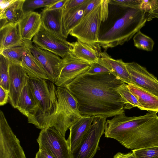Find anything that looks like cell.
I'll list each match as a JSON object with an SVG mask.
<instances>
[{"label": "cell", "mask_w": 158, "mask_h": 158, "mask_svg": "<svg viewBox=\"0 0 158 158\" xmlns=\"http://www.w3.org/2000/svg\"><path fill=\"white\" fill-rule=\"evenodd\" d=\"M9 99V91L0 86V105L6 104Z\"/></svg>", "instance_id": "d590c367"}, {"label": "cell", "mask_w": 158, "mask_h": 158, "mask_svg": "<svg viewBox=\"0 0 158 158\" xmlns=\"http://www.w3.org/2000/svg\"><path fill=\"white\" fill-rule=\"evenodd\" d=\"M93 120V116L82 117L69 127L70 133L67 140L72 152L80 144L89 129Z\"/></svg>", "instance_id": "e0dca14e"}, {"label": "cell", "mask_w": 158, "mask_h": 158, "mask_svg": "<svg viewBox=\"0 0 158 158\" xmlns=\"http://www.w3.org/2000/svg\"><path fill=\"white\" fill-rule=\"evenodd\" d=\"M36 108V105L28 83L20 95L17 109L28 119L33 115Z\"/></svg>", "instance_id": "d4e9b609"}, {"label": "cell", "mask_w": 158, "mask_h": 158, "mask_svg": "<svg viewBox=\"0 0 158 158\" xmlns=\"http://www.w3.org/2000/svg\"><path fill=\"white\" fill-rule=\"evenodd\" d=\"M133 85L158 97V80L146 68L134 62L125 63Z\"/></svg>", "instance_id": "4fadbf2b"}, {"label": "cell", "mask_w": 158, "mask_h": 158, "mask_svg": "<svg viewBox=\"0 0 158 158\" xmlns=\"http://www.w3.org/2000/svg\"><path fill=\"white\" fill-rule=\"evenodd\" d=\"M10 62L0 54V86L9 90V66Z\"/></svg>", "instance_id": "f1b7e54d"}, {"label": "cell", "mask_w": 158, "mask_h": 158, "mask_svg": "<svg viewBox=\"0 0 158 158\" xmlns=\"http://www.w3.org/2000/svg\"><path fill=\"white\" fill-rule=\"evenodd\" d=\"M98 62L106 68L111 73L125 83L133 85L125 63L122 59H114L104 51L101 52Z\"/></svg>", "instance_id": "9a60e30c"}, {"label": "cell", "mask_w": 158, "mask_h": 158, "mask_svg": "<svg viewBox=\"0 0 158 158\" xmlns=\"http://www.w3.org/2000/svg\"><path fill=\"white\" fill-rule=\"evenodd\" d=\"M33 43L41 49L64 59L72 54L71 43L51 33L42 26L33 38Z\"/></svg>", "instance_id": "8fae6325"}, {"label": "cell", "mask_w": 158, "mask_h": 158, "mask_svg": "<svg viewBox=\"0 0 158 158\" xmlns=\"http://www.w3.org/2000/svg\"><path fill=\"white\" fill-rule=\"evenodd\" d=\"M108 1L109 4L131 8H140L146 5L143 0H108Z\"/></svg>", "instance_id": "4dcf8cb0"}, {"label": "cell", "mask_w": 158, "mask_h": 158, "mask_svg": "<svg viewBox=\"0 0 158 158\" xmlns=\"http://www.w3.org/2000/svg\"><path fill=\"white\" fill-rule=\"evenodd\" d=\"M124 158H136L134 153L132 152L127 153H124Z\"/></svg>", "instance_id": "60d3db41"}, {"label": "cell", "mask_w": 158, "mask_h": 158, "mask_svg": "<svg viewBox=\"0 0 158 158\" xmlns=\"http://www.w3.org/2000/svg\"><path fill=\"white\" fill-rule=\"evenodd\" d=\"M28 84L36 105L34 113L27 119L28 123L41 130L51 127L57 107L54 83L48 80L29 78Z\"/></svg>", "instance_id": "277c9868"}, {"label": "cell", "mask_w": 158, "mask_h": 158, "mask_svg": "<svg viewBox=\"0 0 158 158\" xmlns=\"http://www.w3.org/2000/svg\"><path fill=\"white\" fill-rule=\"evenodd\" d=\"M133 40L135 46L138 48L147 51H152L154 44V41L140 31L134 35Z\"/></svg>", "instance_id": "83f0119b"}, {"label": "cell", "mask_w": 158, "mask_h": 158, "mask_svg": "<svg viewBox=\"0 0 158 158\" xmlns=\"http://www.w3.org/2000/svg\"><path fill=\"white\" fill-rule=\"evenodd\" d=\"M21 65L30 78L50 80L46 73L27 48L22 57Z\"/></svg>", "instance_id": "7402d4cb"}, {"label": "cell", "mask_w": 158, "mask_h": 158, "mask_svg": "<svg viewBox=\"0 0 158 158\" xmlns=\"http://www.w3.org/2000/svg\"><path fill=\"white\" fill-rule=\"evenodd\" d=\"M131 151L136 158H158V146Z\"/></svg>", "instance_id": "1f68e13d"}, {"label": "cell", "mask_w": 158, "mask_h": 158, "mask_svg": "<svg viewBox=\"0 0 158 158\" xmlns=\"http://www.w3.org/2000/svg\"><path fill=\"white\" fill-rule=\"evenodd\" d=\"M113 158H124V153L118 152L114 155Z\"/></svg>", "instance_id": "b9f144b4"}, {"label": "cell", "mask_w": 158, "mask_h": 158, "mask_svg": "<svg viewBox=\"0 0 158 158\" xmlns=\"http://www.w3.org/2000/svg\"><path fill=\"white\" fill-rule=\"evenodd\" d=\"M67 0H59L57 2L44 8L43 10H52L62 9Z\"/></svg>", "instance_id": "8d00e7d4"}, {"label": "cell", "mask_w": 158, "mask_h": 158, "mask_svg": "<svg viewBox=\"0 0 158 158\" xmlns=\"http://www.w3.org/2000/svg\"><path fill=\"white\" fill-rule=\"evenodd\" d=\"M92 124L78 147L72 152L73 158H92L98 149L100 138L104 133L107 118L93 116Z\"/></svg>", "instance_id": "52a82bcc"}, {"label": "cell", "mask_w": 158, "mask_h": 158, "mask_svg": "<svg viewBox=\"0 0 158 158\" xmlns=\"http://www.w3.org/2000/svg\"><path fill=\"white\" fill-rule=\"evenodd\" d=\"M26 49L24 45L8 48L0 52L5 57L11 62L21 64L22 57Z\"/></svg>", "instance_id": "4316f807"}, {"label": "cell", "mask_w": 158, "mask_h": 158, "mask_svg": "<svg viewBox=\"0 0 158 158\" xmlns=\"http://www.w3.org/2000/svg\"><path fill=\"white\" fill-rule=\"evenodd\" d=\"M124 83L110 72L85 73L65 87L76 99L82 117L107 118L125 113L123 101L118 91Z\"/></svg>", "instance_id": "6da1fadb"}, {"label": "cell", "mask_w": 158, "mask_h": 158, "mask_svg": "<svg viewBox=\"0 0 158 158\" xmlns=\"http://www.w3.org/2000/svg\"><path fill=\"white\" fill-rule=\"evenodd\" d=\"M35 158H54L50 153L45 150L39 148Z\"/></svg>", "instance_id": "f35d334b"}, {"label": "cell", "mask_w": 158, "mask_h": 158, "mask_svg": "<svg viewBox=\"0 0 158 158\" xmlns=\"http://www.w3.org/2000/svg\"><path fill=\"white\" fill-rule=\"evenodd\" d=\"M118 91L123 101L124 110H130L133 107H137L141 110H144L135 97L129 91L127 84L124 83L121 85Z\"/></svg>", "instance_id": "484cf974"}, {"label": "cell", "mask_w": 158, "mask_h": 158, "mask_svg": "<svg viewBox=\"0 0 158 158\" xmlns=\"http://www.w3.org/2000/svg\"><path fill=\"white\" fill-rule=\"evenodd\" d=\"M59 0H25L23 6L24 13L33 11L40 7H47L57 2Z\"/></svg>", "instance_id": "f546056e"}, {"label": "cell", "mask_w": 158, "mask_h": 158, "mask_svg": "<svg viewBox=\"0 0 158 158\" xmlns=\"http://www.w3.org/2000/svg\"><path fill=\"white\" fill-rule=\"evenodd\" d=\"M9 62V101L13 107L17 108L20 95L27 84L30 78L21 64Z\"/></svg>", "instance_id": "5bb4252c"}, {"label": "cell", "mask_w": 158, "mask_h": 158, "mask_svg": "<svg viewBox=\"0 0 158 158\" xmlns=\"http://www.w3.org/2000/svg\"><path fill=\"white\" fill-rule=\"evenodd\" d=\"M37 141L40 148L48 152L54 158H73L67 140L53 127L41 129Z\"/></svg>", "instance_id": "ba28073f"}, {"label": "cell", "mask_w": 158, "mask_h": 158, "mask_svg": "<svg viewBox=\"0 0 158 158\" xmlns=\"http://www.w3.org/2000/svg\"><path fill=\"white\" fill-rule=\"evenodd\" d=\"M57 107L51 127L64 137L66 131L76 121L82 117L76 99L66 87H57Z\"/></svg>", "instance_id": "5b68a950"}, {"label": "cell", "mask_w": 158, "mask_h": 158, "mask_svg": "<svg viewBox=\"0 0 158 158\" xmlns=\"http://www.w3.org/2000/svg\"><path fill=\"white\" fill-rule=\"evenodd\" d=\"M24 41V46L33 55L50 81L55 83L62 67L63 60L50 52L37 47L31 41Z\"/></svg>", "instance_id": "30bf717a"}, {"label": "cell", "mask_w": 158, "mask_h": 158, "mask_svg": "<svg viewBox=\"0 0 158 158\" xmlns=\"http://www.w3.org/2000/svg\"><path fill=\"white\" fill-rule=\"evenodd\" d=\"M19 24L23 40L31 41L41 26V14L34 11L25 13Z\"/></svg>", "instance_id": "d6986e66"}, {"label": "cell", "mask_w": 158, "mask_h": 158, "mask_svg": "<svg viewBox=\"0 0 158 158\" xmlns=\"http://www.w3.org/2000/svg\"><path fill=\"white\" fill-rule=\"evenodd\" d=\"M147 21L158 18V0H151L148 6Z\"/></svg>", "instance_id": "d6a6232c"}, {"label": "cell", "mask_w": 158, "mask_h": 158, "mask_svg": "<svg viewBox=\"0 0 158 158\" xmlns=\"http://www.w3.org/2000/svg\"><path fill=\"white\" fill-rule=\"evenodd\" d=\"M71 44L72 54L76 57L91 64L98 62L102 52L98 44H89L79 40Z\"/></svg>", "instance_id": "ac0fdd59"}, {"label": "cell", "mask_w": 158, "mask_h": 158, "mask_svg": "<svg viewBox=\"0 0 158 158\" xmlns=\"http://www.w3.org/2000/svg\"><path fill=\"white\" fill-rule=\"evenodd\" d=\"M127 87L144 110L158 112V97L134 85L127 84Z\"/></svg>", "instance_id": "603a6c76"}, {"label": "cell", "mask_w": 158, "mask_h": 158, "mask_svg": "<svg viewBox=\"0 0 158 158\" xmlns=\"http://www.w3.org/2000/svg\"><path fill=\"white\" fill-rule=\"evenodd\" d=\"M0 158H26L19 140L0 110Z\"/></svg>", "instance_id": "9c48e42d"}, {"label": "cell", "mask_w": 158, "mask_h": 158, "mask_svg": "<svg viewBox=\"0 0 158 158\" xmlns=\"http://www.w3.org/2000/svg\"><path fill=\"white\" fill-rule=\"evenodd\" d=\"M25 0H15L0 15V28L8 23H19L24 15L23 6Z\"/></svg>", "instance_id": "cb8c5ba5"}, {"label": "cell", "mask_w": 158, "mask_h": 158, "mask_svg": "<svg viewBox=\"0 0 158 158\" xmlns=\"http://www.w3.org/2000/svg\"><path fill=\"white\" fill-rule=\"evenodd\" d=\"M118 7L117 18L107 28L99 32L98 44L105 50L121 45L129 40L147 21L145 6L138 8Z\"/></svg>", "instance_id": "3957f363"}, {"label": "cell", "mask_w": 158, "mask_h": 158, "mask_svg": "<svg viewBox=\"0 0 158 158\" xmlns=\"http://www.w3.org/2000/svg\"><path fill=\"white\" fill-rule=\"evenodd\" d=\"M14 1L15 0H0V15L3 13L5 9Z\"/></svg>", "instance_id": "ab89813d"}, {"label": "cell", "mask_w": 158, "mask_h": 158, "mask_svg": "<svg viewBox=\"0 0 158 158\" xmlns=\"http://www.w3.org/2000/svg\"><path fill=\"white\" fill-rule=\"evenodd\" d=\"M157 112L148 111L139 116L125 113L106 121L105 137L116 140L131 150L158 146Z\"/></svg>", "instance_id": "7a4b0ae2"}, {"label": "cell", "mask_w": 158, "mask_h": 158, "mask_svg": "<svg viewBox=\"0 0 158 158\" xmlns=\"http://www.w3.org/2000/svg\"><path fill=\"white\" fill-rule=\"evenodd\" d=\"M101 1V0H90L85 8L83 17L92 10Z\"/></svg>", "instance_id": "74e56055"}, {"label": "cell", "mask_w": 158, "mask_h": 158, "mask_svg": "<svg viewBox=\"0 0 158 158\" xmlns=\"http://www.w3.org/2000/svg\"><path fill=\"white\" fill-rule=\"evenodd\" d=\"M103 21L102 0L89 14L82 17L69 34L77 40L92 44H98Z\"/></svg>", "instance_id": "8992f818"}, {"label": "cell", "mask_w": 158, "mask_h": 158, "mask_svg": "<svg viewBox=\"0 0 158 158\" xmlns=\"http://www.w3.org/2000/svg\"><path fill=\"white\" fill-rule=\"evenodd\" d=\"M87 0H67L63 9H70L74 8L82 5Z\"/></svg>", "instance_id": "e575fe53"}, {"label": "cell", "mask_w": 158, "mask_h": 158, "mask_svg": "<svg viewBox=\"0 0 158 158\" xmlns=\"http://www.w3.org/2000/svg\"><path fill=\"white\" fill-rule=\"evenodd\" d=\"M90 1L87 0L82 5L74 8L63 9L61 30L62 35L66 39L83 17L85 8Z\"/></svg>", "instance_id": "ffe728a7"}, {"label": "cell", "mask_w": 158, "mask_h": 158, "mask_svg": "<svg viewBox=\"0 0 158 158\" xmlns=\"http://www.w3.org/2000/svg\"><path fill=\"white\" fill-rule=\"evenodd\" d=\"M63 64L60 74L54 83L57 87H66L80 75L85 73L91 64L71 54L63 59Z\"/></svg>", "instance_id": "7c38bea8"}, {"label": "cell", "mask_w": 158, "mask_h": 158, "mask_svg": "<svg viewBox=\"0 0 158 158\" xmlns=\"http://www.w3.org/2000/svg\"><path fill=\"white\" fill-rule=\"evenodd\" d=\"M24 45L19 23H8L0 29V52L12 47Z\"/></svg>", "instance_id": "2e32d148"}, {"label": "cell", "mask_w": 158, "mask_h": 158, "mask_svg": "<svg viewBox=\"0 0 158 158\" xmlns=\"http://www.w3.org/2000/svg\"><path fill=\"white\" fill-rule=\"evenodd\" d=\"M63 8L52 10H43L40 13L42 25L48 31L61 38L66 39L61 30Z\"/></svg>", "instance_id": "44dd1931"}, {"label": "cell", "mask_w": 158, "mask_h": 158, "mask_svg": "<svg viewBox=\"0 0 158 158\" xmlns=\"http://www.w3.org/2000/svg\"><path fill=\"white\" fill-rule=\"evenodd\" d=\"M105 72H110L105 67L98 62H97L91 64L89 69L85 73L94 74Z\"/></svg>", "instance_id": "836d02e7"}]
</instances>
